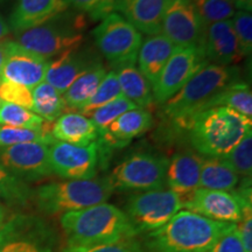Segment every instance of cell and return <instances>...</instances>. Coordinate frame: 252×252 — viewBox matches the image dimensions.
I'll return each mask as SVG.
<instances>
[{
  "label": "cell",
  "instance_id": "cell-1",
  "mask_svg": "<svg viewBox=\"0 0 252 252\" xmlns=\"http://www.w3.org/2000/svg\"><path fill=\"white\" fill-rule=\"evenodd\" d=\"M180 127L198 154L223 158L251 133L252 119L225 106H214L195 113Z\"/></svg>",
  "mask_w": 252,
  "mask_h": 252
},
{
  "label": "cell",
  "instance_id": "cell-2",
  "mask_svg": "<svg viewBox=\"0 0 252 252\" xmlns=\"http://www.w3.org/2000/svg\"><path fill=\"white\" fill-rule=\"evenodd\" d=\"M61 225L68 245L117 243L137 235L126 214L106 202L63 214Z\"/></svg>",
  "mask_w": 252,
  "mask_h": 252
},
{
  "label": "cell",
  "instance_id": "cell-3",
  "mask_svg": "<svg viewBox=\"0 0 252 252\" xmlns=\"http://www.w3.org/2000/svg\"><path fill=\"white\" fill-rule=\"evenodd\" d=\"M232 223L180 210L165 225L150 234L149 245L160 252H208Z\"/></svg>",
  "mask_w": 252,
  "mask_h": 252
},
{
  "label": "cell",
  "instance_id": "cell-4",
  "mask_svg": "<svg viewBox=\"0 0 252 252\" xmlns=\"http://www.w3.org/2000/svg\"><path fill=\"white\" fill-rule=\"evenodd\" d=\"M236 65H219L207 63L198 69L187 83L169 98L163 106V113L180 126L195 113L208 109V105L226 87L239 82Z\"/></svg>",
  "mask_w": 252,
  "mask_h": 252
},
{
  "label": "cell",
  "instance_id": "cell-5",
  "mask_svg": "<svg viewBox=\"0 0 252 252\" xmlns=\"http://www.w3.org/2000/svg\"><path fill=\"white\" fill-rule=\"evenodd\" d=\"M112 193L113 189L106 176L43 185L34 191L33 200L41 213L63 215L106 202Z\"/></svg>",
  "mask_w": 252,
  "mask_h": 252
},
{
  "label": "cell",
  "instance_id": "cell-6",
  "mask_svg": "<svg viewBox=\"0 0 252 252\" xmlns=\"http://www.w3.org/2000/svg\"><path fill=\"white\" fill-rule=\"evenodd\" d=\"M61 17L62 14L48 23L18 33L15 42L21 48L47 60L78 49L84 40L86 24L82 17L71 20Z\"/></svg>",
  "mask_w": 252,
  "mask_h": 252
},
{
  "label": "cell",
  "instance_id": "cell-7",
  "mask_svg": "<svg viewBox=\"0 0 252 252\" xmlns=\"http://www.w3.org/2000/svg\"><path fill=\"white\" fill-rule=\"evenodd\" d=\"M97 48L113 67L134 64L143 43V34L123 15L111 13L93 31Z\"/></svg>",
  "mask_w": 252,
  "mask_h": 252
},
{
  "label": "cell",
  "instance_id": "cell-8",
  "mask_svg": "<svg viewBox=\"0 0 252 252\" xmlns=\"http://www.w3.org/2000/svg\"><path fill=\"white\" fill-rule=\"evenodd\" d=\"M169 160L151 153H134L119 162L108 176L115 190L147 191L162 189Z\"/></svg>",
  "mask_w": 252,
  "mask_h": 252
},
{
  "label": "cell",
  "instance_id": "cell-9",
  "mask_svg": "<svg viewBox=\"0 0 252 252\" xmlns=\"http://www.w3.org/2000/svg\"><path fill=\"white\" fill-rule=\"evenodd\" d=\"M181 209L180 197L162 188L132 195L124 213L138 234L156 231Z\"/></svg>",
  "mask_w": 252,
  "mask_h": 252
},
{
  "label": "cell",
  "instance_id": "cell-10",
  "mask_svg": "<svg viewBox=\"0 0 252 252\" xmlns=\"http://www.w3.org/2000/svg\"><path fill=\"white\" fill-rule=\"evenodd\" d=\"M248 206H251V186L243 185L231 191L198 188L184 208L217 222L237 224Z\"/></svg>",
  "mask_w": 252,
  "mask_h": 252
},
{
  "label": "cell",
  "instance_id": "cell-11",
  "mask_svg": "<svg viewBox=\"0 0 252 252\" xmlns=\"http://www.w3.org/2000/svg\"><path fill=\"white\" fill-rule=\"evenodd\" d=\"M99 159L100 153L97 140L87 146L56 140L49 145V160L53 174L65 180H88L96 178Z\"/></svg>",
  "mask_w": 252,
  "mask_h": 252
},
{
  "label": "cell",
  "instance_id": "cell-12",
  "mask_svg": "<svg viewBox=\"0 0 252 252\" xmlns=\"http://www.w3.org/2000/svg\"><path fill=\"white\" fill-rule=\"evenodd\" d=\"M207 63L201 48L178 47L152 86L154 103L165 104Z\"/></svg>",
  "mask_w": 252,
  "mask_h": 252
},
{
  "label": "cell",
  "instance_id": "cell-13",
  "mask_svg": "<svg viewBox=\"0 0 252 252\" xmlns=\"http://www.w3.org/2000/svg\"><path fill=\"white\" fill-rule=\"evenodd\" d=\"M0 165L25 182L39 181L53 175L49 145L26 143L0 149Z\"/></svg>",
  "mask_w": 252,
  "mask_h": 252
},
{
  "label": "cell",
  "instance_id": "cell-14",
  "mask_svg": "<svg viewBox=\"0 0 252 252\" xmlns=\"http://www.w3.org/2000/svg\"><path fill=\"white\" fill-rule=\"evenodd\" d=\"M204 30L193 2L172 0L163 17L162 35L178 47L202 49Z\"/></svg>",
  "mask_w": 252,
  "mask_h": 252
},
{
  "label": "cell",
  "instance_id": "cell-15",
  "mask_svg": "<svg viewBox=\"0 0 252 252\" xmlns=\"http://www.w3.org/2000/svg\"><path fill=\"white\" fill-rule=\"evenodd\" d=\"M52 243V232L40 219L15 215L0 228V252H33Z\"/></svg>",
  "mask_w": 252,
  "mask_h": 252
},
{
  "label": "cell",
  "instance_id": "cell-16",
  "mask_svg": "<svg viewBox=\"0 0 252 252\" xmlns=\"http://www.w3.org/2000/svg\"><path fill=\"white\" fill-rule=\"evenodd\" d=\"M5 61L1 69V81H9L33 89L45 81L49 60L21 48L15 41L7 40Z\"/></svg>",
  "mask_w": 252,
  "mask_h": 252
},
{
  "label": "cell",
  "instance_id": "cell-17",
  "mask_svg": "<svg viewBox=\"0 0 252 252\" xmlns=\"http://www.w3.org/2000/svg\"><path fill=\"white\" fill-rule=\"evenodd\" d=\"M153 126V116L147 109L137 108L123 113L98 134L99 153L125 147L132 139L145 133Z\"/></svg>",
  "mask_w": 252,
  "mask_h": 252
},
{
  "label": "cell",
  "instance_id": "cell-18",
  "mask_svg": "<svg viewBox=\"0 0 252 252\" xmlns=\"http://www.w3.org/2000/svg\"><path fill=\"white\" fill-rule=\"evenodd\" d=\"M202 157L193 151L176 153L168 162L166 185L169 190L180 197L184 204L200 188V174Z\"/></svg>",
  "mask_w": 252,
  "mask_h": 252
},
{
  "label": "cell",
  "instance_id": "cell-19",
  "mask_svg": "<svg viewBox=\"0 0 252 252\" xmlns=\"http://www.w3.org/2000/svg\"><path fill=\"white\" fill-rule=\"evenodd\" d=\"M202 53L206 61L212 64L235 65L243 59L231 20L220 21L206 27Z\"/></svg>",
  "mask_w": 252,
  "mask_h": 252
},
{
  "label": "cell",
  "instance_id": "cell-20",
  "mask_svg": "<svg viewBox=\"0 0 252 252\" xmlns=\"http://www.w3.org/2000/svg\"><path fill=\"white\" fill-rule=\"evenodd\" d=\"M69 8L67 0H15L8 26L15 34L43 25Z\"/></svg>",
  "mask_w": 252,
  "mask_h": 252
},
{
  "label": "cell",
  "instance_id": "cell-21",
  "mask_svg": "<svg viewBox=\"0 0 252 252\" xmlns=\"http://www.w3.org/2000/svg\"><path fill=\"white\" fill-rule=\"evenodd\" d=\"M172 0H115L116 11L141 34H161L163 17Z\"/></svg>",
  "mask_w": 252,
  "mask_h": 252
},
{
  "label": "cell",
  "instance_id": "cell-22",
  "mask_svg": "<svg viewBox=\"0 0 252 252\" xmlns=\"http://www.w3.org/2000/svg\"><path fill=\"white\" fill-rule=\"evenodd\" d=\"M96 62L98 61H94L87 53L80 52L78 49L67 52L49 61L45 82L63 94L77 77Z\"/></svg>",
  "mask_w": 252,
  "mask_h": 252
},
{
  "label": "cell",
  "instance_id": "cell-23",
  "mask_svg": "<svg viewBox=\"0 0 252 252\" xmlns=\"http://www.w3.org/2000/svg\"><path fill=\"white\" fill-rule=\"evenodd\" d=\"M178 46L162 34L147 36L141 43L138 53V69L153 86L165 64L174 54Z\"/></svg>",
  "mask_w": 252,
  "mask_h": 252
},
{
  "label": "cell",
  "instance_id": "cell-24",
  "mask_svg": "<svg viewBox=\"0 0 252 252\" xmlns=\"http://www.w3.org/2000/svg\"><path fill=\"white\" fill-rule=\"evenodd\" d=\"M52 135L56 141L87 146L98 139V131L91 118L80 112H68L56 119Z\"/></svg>",
  "mask_w": 252,
  "mask_h": 252
},
{
  "label": "cell",
  "instance_id": "cell-25",
  "mask_svg": "<svg viewBox=\"0 0 252 252\" xmlns=\"http://www.w3.org/2000/svg\"><path fill=\"white\" fill-rule=\"evenodd\" d=\"M113 71L118 77L123 96L134 103L138 108L146 109L153 105L152 86L134 64L119 65Z\"/></svg>",
  "mask_w": 252,
  "mask_h": 252
},
{
  "label": "cell",
  "instance_id": "cell-26",
  "mask_svg": "<svg viewBox=\"0 0 252 252\" xmlns=\"http://www.w3.org/2000/svg\"><path fill=\"white\" fill-rule=\"evenodd\" d=\"M238 184L239 176L224 158L202 157L200 188L231 191L235 190Z\"/></svg>",
  "mask_w": 252,
  "mask_h": 252
},
{
  "label": "cell",
  "instance_id": "cell-27",
  "mask_svg": "<svg viewBox=\"0 0 252 252\" xmlns=\"http://www.w3.org/2000/svg\"><path fill=\"white\" fill-rule=\"evenodd\" d=\"M106 74V68L100 62L94 63L88 68L63 94L67 108L72 110L81 109L91 98Z\"/></svg>",
  "mask_w": 252,
  "mask_h": 252
},
{
  "label": "cell",
  "instance_id": "cell-28",
  "mask_svg": "<svg viewBox=\"0 0 252 252\" xmlns=\"http://www.w3.org/2000/svg\"><path fill=\"white\" fill-rule=\"evenodd\" d=\"M32 111L47 123L55 122L67 110L63 94L45 81L32 89Z\"/></svg>",
  "mask_w": 252,
  "mask_h": 252
},
{
  "label": "cell",
  "instance_id": "cell-29",
  "mask_svg": "<svg viewBox=\"0 0 252 252\" xmlns=\"http://www.w3.org/2000/svg\"><path fill=\"white\" fill-rule=\"evenodd\" d=\"M214 106H225L241 113L245 117H252V91L247 83L231 84L220 91L208 105V109Z\"/></svg>",
  "mask_w": 252,
  "mask_h": 252
},
{
  "label": "cell",
  "instance_id": "cell-30",
  "mask_svg": "<svg viewBox=\"0 0 252 252\" xmlns=\"http://www.w3.org/2000/svg\"><path fill=\"white\" fill-rule=\"evenodd\" d=\"M49 126L50 123L41 128H25L0 125V149L26 143L53 144L55 140Z\"/></svg>",
  "mask_w": 252,
  "mask_h": 252
},
{
  "label": "cell",
  "instance_id": "cell-31",
  "mask_svg": "<svg viewBox=\"0 0 252 252\" xmlns=\"http://www.w3.org/2000/svg\"><path fill=\"white\" fill-rule=\"evenodd\" d=\"M34 191L27 182L17 178L0 165V200L9 206L25 207L33 200Z\"/></svg>",
  "mask_w": 252,
  "mask_h": 252
},
{
  "label": "cell",
  "instance_id": "cell-32",
  "mask_svg": "<svg viewBox=\"0 0 252 252\" xmlns=\"http://www.w3.org/2000/svg\"><path fill=\"white\" fill-rule=\"evenodd\" d=\"M122 96L123 94L121 86H119L118 77L116 72L112 70L105 75V77L100 82V84L96 91H94V94L91 96V98L81 109H78V112L81 115L89 117L94 110H97L100 106L105 105V104L112 102V100L117 99Z\"/></svg>",
  "mask_w": 252,
  "mask_h": 252
},
{
  "label": "cell",
  "instance_id": "cell-33",
  "mask_svg": "<svg viewBox=\"0 0 252 252\" xmlns=\"http://www.w3.org/2000/svg\"><path fill=\"white\" fill-rule=\"evenodd\" d=\"M193 4L204 28L220 21L231 20L236 13L232 0H195Z\"/></svg>",
  "mask_w": 252,
  "mask_h": 252
},
{
  "label": "cell",
  "instance_id": "cell-34",
  "mask_svg": "<svg viewBox=\"0 0 252 252\" xmlns=\"http://www.w3.org/2000/svg\"><path fill=\"white\" fill-rule=\"evenodd\" d=\"M47 123L31 110L12 103H0V125L25 128L45 127Z\"/></svg>",
  "mask_w": 252,
  "mask_h": 252
},
{
  "label": "cell",
  "instance_id": "cell-35",
  "mask_svg": "<svg viewBox=\"0 0 252 252\" xmlns=\"http://www.w3.org/2000/svg\"><path fill=\"white\" fill-rule=\"evenodd\" d=\"M239 178L251 180L252 174V132L245 135L230 152L223 157Z\"/></svg>",
  "mask_w": 252,
  "mask_h": 252
},
{
  "label": "cell",
  "instance_id": "cell-36",
  "mask_svg": "<svg viewBox=\"0 0 252 252\" xmlns=\"http://www.w3.org/2000/svg\"><path fill=\"white\" fill-rule=\"evenodd\" d=\"M138 106L131 100H128L126 97L122 96L119 98L112 100L105 105L100 106L97 110L90 115L91 121L94 122V126H96L98 134L100 132L105 130L108 126L115 122L118 117H121L123 113L130 111V110L137 109Z\"/></svg>",
  "mask_w": 252,
  "mask_h": 252
},
{
  "label": "cell",
  "instance_id": "cell-37",
  "mask_svg": "<svg viewBox=\"0 0 252 252\" xmlns=\"http://www.w3.org/2000/svg\"><path fill=\"white\" fill-rule=\"evenodd\" d=\"M236 39L243 58L250 56L252 52V15L250 12L237 11L231 19Z\"/></svg>",
  "mask_w": 252,
  "mask_h": 252
},
{
  "label": "cell",
  "instance_id": "cell-38",
  "mask_svg": "<svg viewBox=\"0 0 252 252\" xmlns=\"http://www.w3.org/2000/svg\"><path fill=\"white\" fill-rule=\"evenodd\" d=\"M0 100L23 106V108L31 110V111L33 108L32 90L25 86H21V84L14 83V82H0Z\"/></svg>",
  "mask_w": 252,
  "mask_h": 252
},
{
  "label": "cell",
  "instance_id": "cell-39",
  "mask_svg": "<svg viewBox=\"0 0 252 252\" xmlns=\"http://www.w3.org/2000/svg\"><path fill=\"white\" fill-rule=\"evenodd\" d=\"M208 252H245L236 224L230 225Z\"/></svg>",
  "mask_w": 252,
  "mask_h": 252
},
{
  "label": "cell",
  "instance_id": "cell-40",
  "mask_svg": "<svg viewBox=\"0 0 252 252\" xmlns=\"http://www.w3.org/2000/svg\"><path fill=\"white\" fill-rule=\"evenodd\" d=\"M63 252H133V250L125 242H117L109 244L67 245Z\"/></svg>",
  "mask_w": 252,
  "mask_h": 252
},
{
  "label": "cell",
  "instance_id": "cell-41",
  "mask_svg": "<svg viewBox=\"0 0 252 252\" xmlns=\"http://www.w3.org/2000/svg\"><path fill=\"white\" fill-rule=\"evenodd\" d=\"M245 252H252V210L251 206L244 209L242 220L236 224Z\"/></svg>",
  "mask_w": 252,
  "mask_h": 252
},
{
  "label": "cell",
  "instance_id": "cell-42",
  "mask_svg": "<svg viewBox=\"0 0 252 252\" xmlns=\"http://www.w3.org/2000/svg\"><path fill=\"white\" fill-rule=\"evenodd\" d=\"M69 6L93 15L96 13L108 0H67Z\"/></svg>",
  "mask_w": 252,
  "mask_h": 252
},
{
  "label": "cell",
  "instance_id": "cell-43",
  "mask_svg": "<svg viewBox=\"0 0 252 252\" xmlns=\"http://www.w3.org/2000/svg\"><path fill=\"white\" fill-rule=\"evenodd\" d=\"M11 35V28H9L8 24L0 14V42H5L7 41V37Z\"/></svg>",
  "mask_w": 252,
  "mask_h": 252
},
{
  "label": "cell",
  "instance_id": "cell-44",
  "mask_svg": "<svg viewBox=\"0 0 252 252\" xmlns=\"http://www.w3.org/2000/svg\"><path fill=\"white\" fill-rule=\"evenodd\" d=\"M234 1L235 8H237L238 11H244V12H250L252 9V0H232Z\"/></svg>",
  "mask_w": 252,
  "mask_h": 252
},
{
  "label": "cell",
  "instance_id": "cell-45",
  "mask_svg": "<svg viewBox=\"0 0 252 252\" xmlns=\"http://www.w3.org/2000/svg\"><path fill=\"white\" fill-rule=\"evenodd\" d=\"M5 56H6L5 45L4 42H0V82H1V69L5 61Z\"/></svg>",
  "mask_w": 252,
  "mask_h": 252
},
{
  "label": "cell",
  "instance_id": "cell-46",
  "mask_svg": "<svg viewBox=\"0 0 252 252\" xmlns=\"http://www.w3.org/2000/svg\"><path fill=\"white\" fill-rule=\"evenodd\" d=\"M33 252H53V242L52 243H47V244L41 245V247L35 249Z\"/></svg>",
  "mask_w": 252,
  "mask_h": 252
},
{
  "label": "cell",
  "instance_id": "cell-47",
  "mask_svg": "<svg viewBox=\"0 0 252 252\" xmlns=\"http://www.w3.org/2000/svg\"><path fill=\"white\" fill-rule=\"evenodd\" d=\"M5 216H6V210H5V207L2 206L1 201H0V228H1L2 224H4Z\"/></svg>",
  "mask_w": 252,
  "mask_h": 252
},
{
  "label": "cell",
  "instance_id": "cell-48",
  "mask_svg": "<svg viewBox=\"0 0 252 252\" xmlns=\"http://www.w3.org/2000/svg\"><path fill=\"white\" fill-rule=\"evenodd\" d=\"M6 1H7V0H0V5L4 4V2H6Z\"/></svg>",
  "mask_w": 252,
  "mask_h": 252
},
{
  "label": "cell",
  "instance_id": "cell-49",
  "mask_svg": "<svg viewBox=\"0 0 252 252\" xmlns=\"http://www.w3.org/2000/svg\"><path fill=\"white\" fill-rule=\"evenodd\" d=\"M185 1H189V2H194L195 0H185Z\"/></svg>",
  "mask_w": 252,
  "mask_h": 252
},
{
  "label": "cell",
  "instance_id": "cell-50",
  "mask_svg": "<svg viewBox=\"0 0 252 252\" xmlns=\"http://www.w3.org/2000/svg\"><path fill=\"white\" fill-rule=\"evenodd\" d=\"M153 252H160V251H153Z\"/></svg>",
  "mask_w": 252,
  "mask_h": 252
},
{
  "label": "cell",
  "instance_id": "cell-51",
  "mask_svg": "<svg viewBox=\"0 0 252 252\" xmlns=\"http://www.w3.org/2000/svg\"><path fill=\"white\" fill-rule=\"evenodd\" d=\"M0 103H1V100H0Z\"/></svg>",
  "mask_w": 252,
  "mask_h": 252
}]
</instances>
